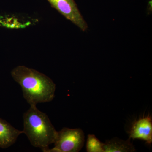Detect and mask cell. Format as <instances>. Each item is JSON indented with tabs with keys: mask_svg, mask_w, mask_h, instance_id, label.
<instances>
[{
	"mask_svg": "<svg viewBox=\"0 0 152 152\" xmlns=\"http://www.w3.org/2000/svg\"><path fill=\"white\" fill-rule=\"evenodd\" d=\"M11 74L20 86L24 98L30 105L49 102L54 98L56 85L45 74L24 66L16 67Z\"/></svg>",
	"mask_w": 152,
	"mask_h": 152,
	"instance_id": "6da1fadb",
	"label": "cell"
},
{
	"mask_svg": "<svg viewBox=\"0 0 152 152\" xmlns=\"http://www.w3.org/2000/svg\"><path fill=\"white\" fill-rule=\"evenodd\" d=\"M23 118V134L33 146L46 152L49 146L55 142L58 134L48 116L37 108V105H31Z\"/></svg>",
	"mask_w": 152,
	"mask_h": 152,
	"instance_id": "7a4b0ae2",
	"label": "cell"
},
{
	"mask_svg": "<svg viewBox=\"0 0 152 152\" xmlns=\"http://www.w3.org/2000/svg\"><path fill=\"white\" fill-rule=\"evenodd\" d=\"M85 143V134L80 129L64 127L58 132L54 147L46 152H78Z\"/></svg>",
	"mask_w": 152,
	"mask_h": 152,
	"instance_id": "3957f363",
	"label": "cell"
},
{
	"mask_svg": "<svg viewBox=\"0 0 152 152\" xmlns=\"http://www.w3.org/2000/svg\"><path fill=\"white\" fill-rule=\"evenodd\" d=\"M52 7L56 9L66 19L86 31L88 28L86 22L82 15L75 0H47Z\"/></svg>",
	"mask_w": 152,
	"mask_h": 152,
	"instance_id": "277c9868",
	"label": "cell"
},
{
	"mask_svg": "<svg viewBox=\"0 0 152 152\" xmlns=\"http://www.w3.org/2000/svg\"><path fill=\"white\" fill-rule=\"evenodd\" d=\"M129 139H141L151 145L152 142V119L150 115L140 118L133 124Z\"/></svg>",
	"mask_w": 152,
	"mask_h": 152,
	"instance_id": "5b68a950",
	"label": "cell"
},
{
	"mask_svg": "<svg viewBox=\"0 0 152 152\" xmlns=\"http://www.w3.org/2000/svg\"><path fill=\"white\" fill-rule=\"evenodd\" d=\"M23 131L14 127L5 120L0 118V148L5 149L15 143Z\"/></svg>",
	"mask_w": 152,
	"mask_h": 152,
	"instance_id": "8992f818",
	"label": "cell"
},
{
	"mask_svg": "<svg viewBox=\"0 0 152 152\" xmlns=\"http://www.w3.org/2000/svg\"><path fill=\"white\" fill-rule=\"evenodd\" d=\"M104 152H132L135 151L130 139L123 140L117 137L106 141L104 143Z\"/></svg>",
	"mask_w": 152,
	"mask_h": 152,
	"instance_id": "52a82bcc",
	"label": "cell"
},
{
	"mask_svg": "<svg viewBox=\"0 0 152 152\" xmlns=\"http://www.w3.org/2000/svg\"><path fill=\"white\" fill-rule=\"evenodd\" d=\"M104 143L101 142L94 134L88 136L86 150L88 152H104Z\"/></svg>",
	"mask_w": 152,
	"mask_h": 152,
	"instance_id": "ba28073f",
	"label": "cell"
}]
</instances>
